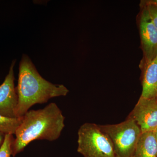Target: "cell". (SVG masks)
Returning <instances> with one entry per match:
<instances>
[{"label": "cell", "instance_id": "8992f818", "mask_svg": "<svg viewBox=\"0 0 157 157\" xmlns=\"http://www.w3.org/2000/svg\"><path fill=\"white\" fill-rule=\"evenodd\" d=\"M128 117L135 121L141 133L157 128V99L139 98Z\"/></svg>", "mask_w": 157, "mask_h": 157}, {"label": "cell", "instance_id": "8fae6325", "mask_svg": "<svg viewBox=\"0 0 157 157\" xmlns=\"http://www.w3.org/2000/svg\"><path fill=\"white\" fill-rule=\"evenodd\" d=\"M13 135H6L5 140L0 148V157H11L12 155V144L13 143Z\"/></svg>", "mask_w": 157, "mask_h": 157}, {"label": "cell", "instance_id": "4fadbf2b", "mask_svg": "<svg viewBox=\"0 0 157 157\" xmlns=\"http://www.w3.org/2000/svg\"><path fill=\"white\" fill-rule=\"evenodd\" d=\"M6 135L4 133L0 132V148L2 147L3 143H4V140H5Z\"/></svg>", "mask_w": 157, "mask_h": 157}, {"label": "cell", "instance_id": "277c9868", "mask_svg": "<svg viewBox=\"0 0 157 157\" xmlns=\"http://www.w3.org/2000/svg\"><path fill=\"white\" fill-rule=\"evenodd\" d=\"M109 137L117 157H133L141 132L135 121L128 117L116 124L99 125Z\"/></svg>", "mask_w": 157, "mask_h": 157}, {"label": "cell", "instance_id": "ba28073f", "mask_svg": "<svg viewBox=\"0 0 157 157\" xmlns=\"http://www.w3.org/2000/svg\"><path fill=\"white\" fill-rule=\"evenodd\" d=\"M140 68L142 87L140 98L157 99V56L150 63Z\"/></svg>", "mask_w": 157, "mask_h": 157}, {"label": "cell", "instance_id": "7a4b0ae2", "mask_svg": "<svg viewBox=\"0 0 157 157\" xmlns=\"http://www.w3.org/2000/svg\"><path fill=\"white\" fill-rule=\"evenodd\" d=\"M18 102L15 115L21 117L32 106L47 103L51 98L66 96L69 91L63 85L53 84L43 78L30 59L23 55L16 87Z\"/></svg>", "mask_w": 157, "mask_h": 157}, {"label": "cell", "instance_id": "6da1fadb", "mask_svg": "<svg viewBox=\"0 0 157 157\" xmlns=\"http://www.w3.org/2000/svg\"><path fill=\"white\" fill-rule=\"evenodd\" d=\"M65 117L56 103L43 109L29 110L23 117L12 144V155L21 152L35 140L52 141L58 139L65 127Z\"/></svg>", "mask_w": 157, "mask_h": 157}, {"label": "cell", "instance_id": "9a60e30c", "mask_svg": "<svg viewBox=\"0 0 157 157\" xmlns=\"http://www.w3.org/2000/svg\"><path fill=\"white\" fill-rule=\"evenodd\" d=\"M154 134L156 140H157V128L153 132Z\"/></svg>", "mask_w": 157, "mask_h": 157}, {"label": "cell", "instance_id": "9c48e42d", "mask_svg": "<svg viewBox=\"0 0 157 157\" xmlns=\"http://www.w3.org/2000/svg\"><path fill=\"white\" fill-rule=\"evenodd\" d=\"M133 157H157V142L153 132L141 133Z\"/></svg>", "mask_w": 157, "mask_h": 157}, {"label": "cell", "instance_id": "5bb4252c", "mask_svg": "<svg viewBox=\"0 0 157 157\" xmlns=\"http://www.w3.org/2000/svg\"><path fill=\"white\" fill-rule=\"evenodd\" d=\"M147 3L153 4L157 6V0H146Z\"/></svg>", "mask_w": 157, "mask_h": 157}, {"label": "cell", "instance_id": "3957f363", "mask_svg": "<svg viewBox=\"0 0 157 157\" xmlns=\"http://www.w3.org/2000/svg\"><path fill=\"white\" fill-rule=\"evenodd\" d=\"M78 136L77 151L84 157H117L110 138L99 125L83 124Z\"/></svg>", "mask_w": 157, "mask_h": 157}, {"label": "cell", "instance_id": "52a82bcc", "mask_svg": "<svg viewBox=\"0 0 157 157\" xmlns=\"http://www.w3.org/2000/svg\"><path fill=\"white\" fill-rule=\"evenodd\" d=\"M15 61L11 63L9 73L0 86V114L9 117H16L18 97L14 86V68Z\"/></svg>", "mask_w": 157, "mask_h": 157}, {"label": "cell", "instance_id": "7c38bea8", "mask_svg": "<svg viewBox=\"0 0 157 157\" xmlns=\"http://www.w3.org/2000/svg\"><path fill=\"white\" fill-rule=\"evenodd\" d=\"M140 4L144 5L147 7L153 23L157 29V6L147 3L146 0L141 1Z\"/></svg>", "mask_w": 157, "mask_h": 157}, {"label": "cell", "instance_id": "5b68a950", "mask_svg": "<svg viewBox=\"0 0 157 157\" xmlns=\"http://www.w3.org/2000/svg\"><path fill=\"white\" fill-rule=\"evenodd\" d=\"M140 10L137 22L143 57L139 67L151 62L157 56V29L153 23L147 7L140 4Z\"/></svg>", "mask_w": 157, "mask_h": 157}, {"label": "cell", "instance_id": "30bf717a", "mask_svg": "<svg viewBox=\"0 0 157 157\" xmlns=\"http://www.w3.org/2000/svg\"><path fill=\"white\" fill-rule=\"evenodd\" d=\"M22 117H9L0 114V132L5 135H14L22 122Z\"/></svg>", "mask_w": 157, "mask_h": 157}]
</instances>
